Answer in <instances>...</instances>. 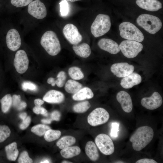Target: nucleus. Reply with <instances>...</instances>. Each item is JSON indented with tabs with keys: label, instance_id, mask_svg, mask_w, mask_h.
Returning a JSON list of instances; mask_svg holds the SVG:
<instances>
[{
	"label": "nucleus",
	"instance_id": "bb28decb",
	"mask_svg": "<svg viewBox=\"0 0 163 163\" xmlns=\"http://www.w3.org/2000/svg\"><path fill=\"white\" fill-rule=\"evenodd\" d=\"M68 73L70 78L75 80L82 79L84 77L81 69L77 66H73L70 67L68 69Z\"/></svg>",
	"mask_w": 163,
	"mask_h": 163
},
{
	"label": "nucleus",
	"instance_id": "5701e85b",
	"mask_svg": "<svg viewBox=\"0 0 163 163\" xmlns=\"http://www.w3.org/2000/svg\"><path fill=\"white\" fill-rule=\"evenodd\" d=\"M81 152L80 148L78 146H70L62 149L61 156L65 158H70L78 155Z\"/></svg>",
	"mask_w": 163,
	"mask_h": 163
},
{
	"label": "nucleus",
	"instance_id": "20e7f679",
	"mask_svg": "<svg viewBox=\"0 0 163 163\" xmlns=\"http://www.w3.org/2000/svg\"><path fill=\"white\" fill-rule=\"evenodd\" d=\"M111 26L110 16L105 14H99L96 16L91 25V32L95 37H99L108 32Z\"/></svg>",
	"mask_w": 163,
	"mask_h": 163
},
{
	"label": "nucleus",
	"instance_id": "cd10ccee",
	"mask_svg": "<svg viewBox=\"0 0 163 163\" xmlns=\"http://www.w3.org/2000/svg\"><path fill=\"white\" fill-rule=\"evenodd\" d=\"M0 102L2 112L6 113L8 111L12 104V97L10 94H6L0 100Z\"/></svg>",
	"mask_w": 163,
	"mask_h": 163
},
{
	"label": "nucleus",
	"instance_id": "c85d7f7f",
	"mask_svg": "<svg viewBox=\"0 0 163 163\" xmlns=\"http://www.w3.org/2000/svg\"><path fill=\"white\" fill-rule=\"evenodd\" d=\"M61 134V133L60 131L50 129L45 133L44 135V138L47 142H52L59 139Z\"/></svg>",
	"mask_w": 163,
	"mask_h": 163
},
{
	"label": "nucleus",
	"instance_id": "72a5a7b5",
	"mask_svg": "<svg viewBox=\"0 0 163 163\" xmlns=\"http://www.w3.org/2000/svg\"><path fill=\"white\" fill-rule=\"evenodd\" d=\"M66 75L65 72H59L57 75L56 79L55 80L56 85L59 88L63 87L66 83Z\"/></svg>",
	"mask_w": 163,
	"mask_h": 163
},
{
	"label": "nucleus",
	"instance_id": "58836bf2",
	"mask_svg": "<svg viewBox=\"0 0 163 163\" xmlns=\"http://www.w3.org/2000/svg\"><path fill=\"white\" fill-rule=\"evenodd\" d=\"M119 126V123H118L114 122L112 123L110 135L112 137L116 138L117 137Z\"/></svg>",
	"mask_w": 163,
	"mask_h": 163
},
{
	"label": "nucleus",
	"instance_id": "49530a36",
	"mask_svg": "<svg viewBox=\"0 0 163 163\" xmlns=\"http://www.w3.org/2000/svg\"><path fill=\"white\" fill-rule=\"evenodd\" d=\"M52 120L51 119H43L41 120V122L44 124H49L51 123Z\"/></svg>",
	"mask_w": 163,
	"mask_h": 163
},
{
	"label": "nucleus",
	"instance_id": "9d476101",
	"mask_svg": "<svg viewBox=\"0 0 163 163\" xmlns=\"http://www.w3.org/2000/svg\"><path fill=\"white\" fill-rule=\"evenodd\" d=\"M29 61L26 52L23 50H18L16 53L13 65L16 71L20 74L25 73L27 70Z\"/></svg>",
	"mask_w": 163,
	"mask_h": 163
},
{
	"label": "nucleus",
	"instance_id": "7ed1b4c3",
	"mask_svg": "<svg viewBox=\"0 0 163 163\" xmlns=\"http://www.w3.org/2000/svg\"><path fill=\"white\" fill-rule=\"evenodd\" d=\"M137 24L147 32L152 34H156L161 28L162 23L158 17L148 14H142L137 18Z\"/></svg>",
	"mask_w": 163,
	"mask_h": 163
},
{
	"label": "nucleus",
	"instance_id": "7c9ffc66",
	"mask_svg": "<svg viewBox=\"0 0 163 163\" xmlns=\"http://www.w3.org/2000/svg\"><path fill=\"white\" fill-rule=\"evenodd\" d=\"M50 128L48 126L39 124L33 126L31 129V131L36 135L41 136L44 135L46 132Z\"/></svg>",
	"mask_w": 163,
	"mask_h": 163
},
{
	"label": "nucleus",
	"instance_id": "f704fd0d",
	"mask_svg": "<svg viewBox=\"0 0 163 163\" xmlns=\"http://www.w3.org/2000/svg\"><path fill=\"white\" fill-rule=\"evenodd\" d=\"M18 161L19 163H31L33 162L32 159L29 157L26 151H24L21 153Z\"/></svg>",
	"mask_w": 163,
	"mask_h": 163
},
{
	"label": "nucleus",
	"instance_id": "2f4dec72",
	"mask_svg": "<svg viewBox=\"0 0 163 163\" xmlns=\"http://www.w3.org/2000/svg\"><path fill=\"white\" fill-rule=\"evenodd\" d=\"M12 104L13 106L18 110H22L27 107L26 103L21 101L20 95L14 94L12 97Z\"/></svg>",
	"mask_w": 163,
	"mask_h": 163
},
{
	"label": "nucleus",
	"instance_id": "412c9836",
	"mask_svg": "<svg viewBox=\"0 0 163 163\" xmlns=\"http://www.w3.org/2000/svg\"><path fill=\"white\" fill-rule=\"evenodd\" d=\"M94 96V93L91 89L85 87H82L76 93L73 94L72 97L75 101H82L91 99Z\"/></svg>",
	"mask_w": 163,
	"mask_h": 163
},
{
	"label": "nucleus",
	"instance_id": "0eeeda50",
	"mask_svg": "<svg viewBox=\"0 0 163 163\" xmlns=\"http://www.w3.org/2000/svg\"><path fill=\"white\" fill-rule=\"evenodd\" d=\"M109 117V114L106 110L102 107H98L89 114L87 121L90 125L95 126L105 123Z\"/></svg>",
	"mask_w": 163,
	"mask_h": 163
},
{
	"label": "nucleus",
	"instance_id": "a18cd8bd",
	"mask_svg": "<svg viewBox=\"0 0 163 163\" xmlns=\"http://www.w3.org/2000/svg\"><path fill=\"white\" fill-rule=\"evenodd\" d=\"M41 106H35L33 108V112L35 113L38 114L40 113V110Z\"/></svg>",
	"mask_w": 163,
	"mask_h": 163
},
{
	"label": "nucleus",
	"instance_id": "9b49d317",
	"mask_svg": "<svg viewBox=\"0 0 163 163\" xmlns=\"http://www.w3.org/2000/svg\"><path fill=\"white\" fill-rule=\"evenodd\" d=\"M27 11L30 15L39 19H43L47 15L44 4L39 0L33 1L28 5Z\"/></svg>",
	"mask_w": 163,
	"mask_h": 163
},
{
	"label": "nucleus",
	"instance_id": "ddd939ff",
	"mask_svg": "<svg viewBox=\"0 0 163 163\" xmlns=\"http://www.w3.org/2000/svg\"><path fill=\"white\" fill-rule=\"evenodd\" d=\"M6 41L8 48L15 51L18 50L21 45V39L20 34L15 29L9 30L6 34Z\"/></svg>",
	"mask_w": 163,
	"mask_h": 163
},
{
	"label": "nucleus",
	"instance_id": "473e14b6",
	"mask_svg": "<svg viewBox=\"0 0 163 163\" xmlns=\"http://www.w3.org/2000/svg\"><path fill=\"white\" fill-rule=\"evenodd\" d=\"M11 133V130L8 126L0 125V143L4 142L9 137Z\"/></svg>",
	"mask_w": 163,
	"mask_h": 163
},
{
	"label": "nucleus",
	"instance_id": "a211bd4d",
	"mask_svg": "<svg viewBox=\"0 0 163 163\" xmlns=\"http://www.w3.org/2000/svg\"><path fill=\"white\" fill-rule=\"evenodd\" d=\"M136 3L141 8L151 11H157L162 7V4L158 0H136Z\"/></svg>",
	"mask_w": 163,
	"mask_h": 163
},
{
	"label": "nucleus",
	"instance_id": "a19ab883",
	"mask_svg": "<svg viewBox=\"0 0 163 163\" xmlns=\"http://www.w3.org/2000/svg\"><path fill=\"white\" fill-rule=\"evenodd\" d=\"M61 114L59 111L57 110L53 111L51 114L52 120L58 121L60 120Z\"/></svg>",
	"mask_w": 163,
	"mask_h": 163
},
{
	"label": "nucleus",
	"instance_id": "603ef678",
	"mask_svg": "<svg viewBox=\"0 0 163 163\" xmlns=\"http://www.w3.org/2000/svg\"><path fill=\"white\" fill-rule=\"evenodd\" d=\"M62 163H72V162H70L69 161H62Z\"/></svg>",
	"mask_w": 163,
	"mask_h": 163
},
{
	"label": "nucleus",
	"instance_id": "09e8293b",
	"mask_svg": "<svg viewBox=\"0 0 163 163\" xmlns=\"http://www.w3.org/2000/svg\"><path fill=\"white\" fill-rule=\"evenodd\" d=\"M47 110L44 107H40V113L44 115L45 113H47Z\"/></svg>",
	"mask_w": 163,
	"mask_h": 163
},
{
	"label": "nucleus",
	"instance_id": "b1692460",
	"mask_svg": "<svg viewBox=\"0 0 163 163\" xmlns=\"http://www.w3.org/2000/svg\"><path fill=\"white\" fill-rule=\"evenodd\" d=\"M83 87L82 84L73 79H69L64 85V88L67 93L74 94Z\"/></svg>",
	"mask_w": 163,
	"mask_h": 163
},
{
	"label": "nucleus",
	"instance_id": "f8f14e48",
	"mask_svg": "<svg viewBox=\"0 0 163 163\" xmlns=\"http://www.w3.org/2000/svg\"><path fill=\"white\" fill-rule=\"evenodd\" d=\"M134 67L126 62L115 63L110 67L111 72L117 77L123 78L133 72Z\"/></svg>",
	"mask_w": 163,
	"mask_h": 163
},
{
	"label": "nucleus",
	"instance_id": "3c124183",
	"mask_svg": "<svg viewBox=\"0 0 163 163\" xmlns=\"http://www.w3.org/2000/svg\"><path fill=\"white\" fill-rule=\"evenodd\" d=\"M66 1H69L71 2H76L78 1H81L82 0H66Z\"/></svg>",
	"mask_w": 163,
	"mask_h": 163
},
{
	"label": "nucleus",
	"instance_id": "c756f323",
	"mask_svg": "<svg viewBox=\"0 0 163 163\" xmlns=\"http://www.w3.org/2000/svg\"><path fill=\"white\" fill-rule=\"evenodd\" d=\"M91 106L89 101H83L75 104L73 107V110L77 113H84L86 112L90 107Z\"/></svg>",
	"mask_w": 163,
	"mask_h": 163
},
{
	"label": "nucleus",
	"instance_id": "4468645a",
	"mask_svg": "<svg viewBox=\"0 0 163 163\" xmlns=\"http://www.w3.org/2000/svg\"><path fill=\"white\" fill-rule=\"evenodd\" d=\"M163 101L160 94L157 92H154L149 97L143 98L141 101L142 106L146 109L153 110L160 107Z\"/></svg>",
	"mask_w": 163,
	"mask_h": 163
},
{
	"label": "nucleus",
	"instance_id": "8fccbe9b",
	"mask_svg": "<svg viewBox=\"0 0 163 163\" xmlns=\"http://www.w3.org/2000/svg\"><path fill=\"white\" fill-rule=\"evenodd\" d=\"M50 162L49 161H48V160H45L43 161H41L40 162V163H49Z\"/></svg>",
	"mask_w": 163,
	"mask_h": 163
},
{
	"label": "nucleus",
	"instance_id": "ea45409f",
	"mask_svg": "<svg viewBox=\"0 0 163 163\" xmlns=\"http://www.w3.org/2000/svg\"><path fill=\"white\" fill-rule=\"evenodd\" d=\"M20 125V128L21 130L26 129L29 126L31 118L30 116H27L24 120Z\"/></svg>",
	"mask_w": 163,
	"mask_h": 163
},
{
	"label": "nucleus",
	"instance_id": "f257e3e1",
	"mask_svg": "<svg viewBox=\"0 0 163 163\" xmlns=\"http://www.w3.org/2000/svg\"><path fill=\"white\" fill-rule=\"evenodd\" d=\"M154 135L152 128L143 126L137 128L131 136L129 141L135 151H139L145 147L152 140Z\"/></svg>",
	"mask_w": 163,
	"mask_h": 163
},
{
	"label": "nucleus",
	"instance_id": "37998d69",
	"mask_svg": "<svg viewBox=\"0 0 163 163\" xmlns=\"http://www.w3.org/2000/svg\"><path fill=\"white\" fill-rule=\"evenodd\" d=\"M44 103V101L40 99H36L34 101V104L35 106H41Z\"/></svg>",
	"mask_w": 163,
	"mask_h": 163
},
{
	"label": "nucleus",
	"instance_id": "79ce46f5",
	"mask_svg": "<svg viewBox=\"0 0 163 163\" xmlns=\"http://www.w3.org/2000/svg\"><path fill=\"white\" fill-rule=\"evenodd\" d=\"M136 163H157V162L154 159L147 158L139 159Z\"/></svg>",
	"mask_w": 163,
	"mask_h": 163
},
{
	"label": "nucleus",
	"instance_id": "39448f33",
	"mask_svg": "<svg viewBox=\"0 0 163 163\" xmlns=\"http://www.w3.org/2000/svg\"><path fill=\"white\" fill-rule=\"evenodd\" d=\"M120 35L123 38L129 40L142 42L144 36L142 32L132 23L127 21L121 23L119 25Z\"/></svg>",
	"mask_w": 163,
	"mask_h": 163
},
{
	"label": "nucleus",
	"instance_id": "dca6fc26",
	"mask_svg": "<svg viewBox=\"0 0 163 163\" xmlns=\"http://www.w3.org/2000/svg\"><path fill=\"white\" fill-rule=\"evenodd\" d=\"M116 98L124 112L129 113L132 111L133 107L132 100L127 92L123 91H119L117 95Z\"/></svg>",
	"mask_w": 163,
	"mask_h": 163
},
{
	"label": "nucleus",
	"instance_id": "4c0bfd02",
	"mask_svg": "<svg viewBox=\"0 0 163 163\" xmlns=\"http://www.w3.org/2000/svg\"><path fill=\"white\" fill-rule=\"evenodd\" d=\"M22 87L24 91L27 90L31 91H35L37 89V86L33 83L29 81L24 82L22 83Z\"/></svg>",
	"mask_w": 163,
	"mask_h": 163
},
{
	"label": "nucleus",
	"instance_id": "e433bc0d",
	"mask_svg": "<svg viewBox=\"0 0 163 163\" xmlns=\"http://www.w3.org/2000/svg\"><path fill=\"white\" fill-rule=\"evenodd\" d=\"M33 0H11L12 5L16 7L25 6L28 5Z\"/></svg>",
	"mask_w": 163,
	"mask_h": 163
},
{
	"label": "nucleus",
	"instance_id": "f3484780",
	"mask_svg": "<svg viewBox=\"0 0 163 163\" xmlns=\"http://www.w3.org/2000/svg\"><path fill=\"white\" fill-rule=\"evenodd\" d=\"M142 81L141 76L136 72H133L123 77L121 80L120 84L125 89H129L139 84Z\"/></svg>",
	"mask_w": 163,
	"mask_h": 163
},
{
	"label": "nucleus",
	"instance_id": "393cba45",
	"mask_svg": "<svg viewBox=\"0 0 163 163\" xmlns=\"http://www.w3.org/2000/svg\"><path fill=\"white\" fill-rule=\"evenodd\" d=\"M5 149L7 159L11 161H15L19 154L17 143L13 142L5 146Z\"/></svg>",
	"mask_w": 163,
	"mask_h": 163
},
{
	"label": "nucleus",
	"instance_id": "c9c22d12",
	"mask_svg": "<svg viewBox=\"0 0 163 163\" xmlns=\"http://www.w3.org/2000/svg\"><path fill=\"white\" fill-rule=\"evenodd\" d=\"M60 5V12L62 16H66L69 11V7L68 3L66 0L62 1L59 3Z\"/></svg>",
	"mask_w": 163,
	"mask_h": 163
},
{
	"label": "nucleus",
	"instance_id": "f03ea898",
	"mask_svg": "<svg viewBox=\"0 0 163 163\" xmlns=\"http://www.w3.org/2000/svg\"><path fill=\"white\" fill-rule=\"evenodd\" d=\"M40 43L42 46L50 55L55 56L60 52V41L56 33L52 30L46 32L42 36Z\"/></svg>",
	"mask_w": 163,
	"mask_h": 163
},
{
	"label": "nucleus",
	"instance_id": "2eb2a0df",
	"mask_svg": "<svg viewBox=\"0 0 163 163\" xmlns=\"http://www.w3.org/2000/svg\"><path fill=\"white\" fill-rule=\"evenodd\" d=\"M97 44L100 49L111 54H117L120 51L117 43L111 39L102 38L99 40Z\"/></svg>",
	"mask_w": 163,
	"mask_h": 163
},
{
	"label": "nucleus",
	"instance_id": "aec40b11",
	"mask_svg": "<svg viewBox=\"0 0 163 163\" xmlns=\"http://www.w3.org/2000/svg\"><path fill=\"white\" fill-rule=\"evenodd\" d=\"M72 49L78 56L83 58H87L91 54V50L90 46L86 43L73 45Z\"/></svg>",
	"mask_w": 163,
	"mask_h": 163
},
{
	"label": "nucleus",
	"instance_id": "6ab92c4d",
	"mask_svg": "<svg viewBox=\"0 0 163 163\" xmlns=\"http://www.w3.org/2000/svg\"><path fill=\"white\" fill-rule=\"evenodd\" d=\"M65 99V96L62 93L55 90L48 91L43 97L44 101L51 104H60Z\"/></svg>",
	"mask_w": 163,
	"mask_h": 163
},
{
	"label": "nucleus",
	"instance_id": "a878e982",
	"mask_svg": "<svg viewBox=\"0 0 163 163\" xmlns=\"http://www.w3.org/2000/svg\"><path fill=\"white\" fill-rule=\"evenodd\" d=\"M75 138L72 136H66L61 137L56 142V145L60 149L71 146L76 142Z\"/></svg>",
	"mask_w": 163,
	"mask_h": 163
},
{
	"label": "nucleus",
	"instance_id": "423d86ee",
	"mask_svg": "<svg viewBox=\"0 0 163 163\" xmlns=\"http://www.w3.org/2000/svg\"><path fill=\"white\" fill-rule=\"evenodd\" d=\"M119 47L123 55L128 58L136 56L142 50L143 46L139 42L133 40H126L122 41Z\"/></svg>",
	"mask_w": 163,
	"mask_h": 163
},
{
	"label": "nucleus",
	"instance_id": "1a4fd4ad",
	"mask_svg": "<svg viewBox=\"0 0 163 163\" xmlns=\"http://www.w3.org/2000/svg\"><path fill=\"white\" fill-rule=\"evenodd\" d=\"M63 33L66 40L73 45L78 44L82 40V35L77 27L72 24H67L64 27Z\"/></svg>",
	"mask_w": 163,
	"mask_h": 163
},
{
	"label": "nucleus",
	"instance_id": "de8ad7c7",
	"mask_svg": "<svg viewBox=\"0 0 163 163\" xmlns=\"http://www.w3.org/2000/svg\"><path fill=\"white\" fill-rule=\"evenodd\" d=\"M19 116L23 120L27 117V114L25 112H23L20 113Z\"/></svg>",
	"mask_w": 163,
	"mask_h": 163
},
{
	"label": "nucleus",
	"instance_id": "6e6552de",
	"mask_svg": "<svg viewBox=\"0 0 163 163\" xmlns=\"http://www.w3.org/2000/svg\"><path fill=\"white\" fill-rule=\"evenodd\" d=\"M95 142L100 151L104 155H109L114 152L113 143L107 135L104 133L99 134L96 137Z\"/></svg>",
	"mask_w": 163,
	"mask_h": 163
},
{
	"label": "nucleus",
	"instance_id": "c03bdc74",
	"mask_svg": "<svg viewBox=\"0 0 163 163\" xmlns=\"http://www.w3.org/2000/svg\"><path fill=\"white\" fill-rule=\"evenodd\" d=\"M55 79L53 77H50L47 80V82L48 84H51L52 86H54L55 85Z\"/></svg>",
	"mask_w": 163,
	"mask_h": 163
},
{
	"label": "nucleus",
	"instance_id": "4be33fe9",
	"mask_svg": "<svg viewBox=\"0 0 163 163\" xmlns=\"http://www.w3.org/2000/svg\"><path fill=\"white\" fill-rule=\"evenodd\" d=\"M85 152L88 157L93 161H97L99 158V153L97 146L93 141H89L86 143Z\"/></svg>",
	"mask_w": 163,
	"mask_h": 163
}]
</instances>
